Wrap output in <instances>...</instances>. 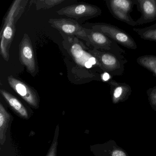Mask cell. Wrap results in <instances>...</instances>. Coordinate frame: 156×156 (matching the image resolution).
Returning <instances> with one entry per match:
<instances>
[{
    "label": "cell",
    "instance_id": "cell-1",
    "mask_svg": "<svg viewBox=\"0 0 156 156\" xmlns=\"http://www.w3.org/2000/svg\"><path fill=\"white\" fill-rule=\"evenodd\" d=\"M28 2V0L14 1L4 19L0 37V52L2 58L7 62L9 59V51L15 35L16 23L23 14Z\"/></svg>",
    "mask_w": 156,
    "mask_h": 156
},
{
    "label": "cell",
    "instance_id": "cell-2",
    "mask_svg": "<svg viewBox=\"0 0 156 156\" xmlns=\"http://www.w3.org/2000/svg\"><path fill=\"white\" fill-rule=\"evenodd\" d=\"M89 51L100 63L104 72L109 73L113 76H120L123 75L125 65L128 62L124 55H119L94 48L89 50Z\"/></svg>",
    "mask_w": 156,
    "mask_h": 156
},
{
    "label": "cell",
    "instance_id": "cell-3",
    "mask_svg": "<svg viewBox=\"0 0 156 156\" xmlns=\"http://www.w3.org/2000/svg\"><path fill=\"white\" fill-rule=\"evenodd\" d=\"M89 28L94 31L102 33L117 43L118 44L131 50H136L137 45L135 40L124 30L117 26L108 23H98L87 24Z\"/></svg>",
    "mask_w": 156,
    "mask_h": 156
},
{
    "label": "cell",
    "instance_id": "cell-4",
    "mask_svg": "<svg viewBox=\"0 0 156 156\" xmlns=\"http://www.w3.org/2000/svg\"><path fill=\"white\" fill-rule=\"evenodd\" d=\"M105 2L109 12L115 19L130 26L137 25L130 15L135 5L134 0H106Z\"/></svg>",
    "mask_w": 156,
    "mask_h": 156
},
{
    "label": "cell",
    "instance_id": "cell-5",
    "mask_svg": "<svg viewBox=\"0 0 156 156\" xmlns=\"http://www.w3.org/2000/svg\"><path fill=\"white\" fill-rule=\"evenodd\" d=\"M56 12L59 15L76 20H88L100 16L102 11L100 8L95 5L81 3L62 8Z\"/></svg>",
    "mask_w": 156,
    "mask_h": 156
},
{
    "label": "cell",
    "instance_id": "cell-6",
    "mask_svg": "<svg viewBox=\"0 0 156 156\" xmlns=\"http://www.w3.org/2000/svg\"><path fill=\"white\" fill-rule=\"evenodd\" d=\"M86 32L88 39V45L94 49L110 52L115 54L123 55L125 50L120 48L115 41L102 33L86 28Z\"/></svg>",
    "mask_w": 156,
    "mask_h": 156
},
{
    "label": "cell",
    "instance_id": "cell-7",
    "mask_svg": "<svg viewBox=\"0 0 156 156\" xmlns=\"http://www.w3.org/2000/svg\"><path fill=\"white\" fill-rule=\"evenodd\" d=\"M48 23L60 33L68 36H75L85 41L88 44L86 28L82 27L76 21L71 19H51Z\"/></svg>",
    "mask_w": 156,
    "mask_h": 156
},
{
    "label": "cell",
    "instance_id": "cell-8",
    "mask_svg": "<svg viewBox=\"0 0 156 156\" xmlns=\"http://www.w3.org/2000/svg\"><path fill=\"white\" fill-rule=\"evenodd\" d=\"M19 57L21 64L32 76L38 73V65L35 59L33 46L30 38L24 34L19 45Z\"/></svg>",
    "mask_w": 156,
    "mask_h": 156
},
{
    "label": "cell",
    "instance_id": "cell-9",
    "mask_svg": "<svg viewBox=\"0 0 156 156\" xmlns=\"http://www.w3.org/2000/svg\"><path fill=\"white\" fill-rule=\"evenodd\" d=\"M8 81L12 89L30 106L34 108H39L40 98L34 88L12 76H8Z\"/></svg>",
    "mask_w": 156,
    "mask_h": 156
},
{
    "label": "cell",
    "instance_id": "cell-10",
    "mask_svg": "<svg viewBox=\"0 0 156 156\" xmlns=\"http://www.w3.org/2000/svg\"><path fill=\"white\" fill-rule=\"evenodd\" d=\"M138 11L141 13L136 21L137 25H142L156 21V0H134Z\"/></svg>",
    "mask_w": 156,
    "mask_h": 156
},
{
    "label": "cell",
    "instance_id": "cell-11",
    "mask_svg": "<svg viewBox=\"0 0 156 156\" xmlns=\"http://www.w3.org/2000/svg\"><path fill=\"white\" fill-rule=\"evenodd\" d=\"M0 93L12 109L18 115L24 119H29L30 117L28 110L18 98L4 89H1Z\"/></svg>",
    "mask_w": 156,
    "mask_h": 156
},
{
    "label": "cell",
    "instance_id": "cell-12",
    "mask_svg": "<svg viewBox=\"0 0 156 156\" xmlns=\"http://www.w3.org/2000/svg\"><path fill=\"white\" fill-rule=\"evenodd\" d=\"M110 87L111 95L115 101L124 98L130 94L131 87L125 83H119L112 79L108 83Z\"/></svg>",
    "mask_w": 156,
    "mask_h": 156
},
{
    "label": "cell",
    "instance_id": "cell-13",
    "mask_svg": "<svg viewBox=\"0 0 156 156\" xmlns=\"http://www.w3.org/2000/svg\"><path fill=\"white\" fill-rule=\"evenodd\" d=\"M11 114L0 103V143L3 145L6 140V134L11 119Z\"/></svg>",
    "mask_w": 156,
    "mask_h": 156
},
{
    "label": "cell",
    "instance_id": "cell-14",
    "mask_svg": "<svg viewBox=\"0 0 156 156\" xmlns=\"http://www.w3.org/2000/svg\"><path fill=\"white\" fill-rule=\"evenodd\" d=\"M136 62L140 66L147 69L156 77V55H147L138 57Z\"/></svg>",
    "mask_w": 156,
    "mask_h": 156
},
{
    "label": "cell",
    "instance_id": "cell-15",
    "mask_svg": "<svg viewBox=\"0 0 156 156\" xmlns=\"http://www.w3.org/2000/svg\"><path fill=\"white\" fill-rule=\"evenodd\" d=\"M133 30L141 39L156 42V23L144 28H134Z\"/></svg>",
    "mask_w": 156,
    "mask_h": 156
},
{
    "label": "cell",
    "instance_id": "cell-16",
    "mask_svg": "<svg viewBox=\"0 0 156 156\" xmlns=\"http://www.w3.org/2000/svg\"><path fill=\"white\" fill-rule=\"evenodd\" d=\"M64 0H34L30 1L31 4L35 5L37 10L48 9L61 4Z\"/></svg>",
    "mask_w": 156,
    "mask_h": 156
},
{
    "label": "cell",
    "instance_id": "cell-17",
    "mask_svg": "<svg viewBox=\"0 0 156 156\" xmlns=\"http://www.w3.org/2000/svg\"><path fill=\"white\" fill-rule=\"evenodd\" d=\"M59 135V126L57 125L55 129L54 136L52 142L46 156H57V147L58 145V138Z\"/></svg>",
    "mask_w": 156,
    "mask_h": 156
},
{
    "label": "cell",
    "instance_id": "cell-18",
    "mask_svg": "<svg viewBox=\"0 0 156 156\" xmlns=\"http://www.w3.org/2000/svg\"><path fill=\"white\" fill-rule=\"evenodd\" d=\"M113 76L111 75L109 73L106 72L102 73V74L100 76L101 80L103 82H107V83L110 80L113 79Z\"/></svg>",
    "mask_w": 156,
    "mask_h": 156
},
{
    "label": "cell",
    "instance_id": "cell-19",
    "mask_svg": "<svg viewBox=\"0 0 156 156\" xmlns=\"http://www.w3.org/2000/svg\"><path fill=\"white\" fill-rule=\"evenodd\" d=\"M147 94L150 98L156 101V86L149 88L147 90Z\"/></svg>",
    "mask_w": 156,
    "mask_h": 156
},
{
    "label": "cell",
    "instance_id": "cell-20",
    "mask_svg": "<svg viewBox=\"0 0 156 156\" xmlns=\"http://www.w3.org/2000/svg\"><path fill=\"white\" fill-rule=\"evenodd\" d=\"M112 156H126V154L121 151L116 150L112 153Z\"/></svg>",
    "mask_w": 156,
    "mask_h": 156
}]
</instances>
